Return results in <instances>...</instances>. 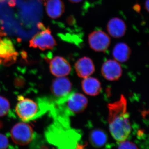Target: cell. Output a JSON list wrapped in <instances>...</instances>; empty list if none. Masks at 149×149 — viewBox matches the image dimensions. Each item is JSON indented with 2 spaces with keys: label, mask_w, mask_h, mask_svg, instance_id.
<instances>
[{
  "label": "cell",
  "mask_w": 149,
  "mask_h": 149,
  "mask_svg": "<svg viewBox=\"0 0 149 149\" xmlns=\"http://www.w3.org/2000/svg\"><path fill=\"white\" fill-rule=\"evenodd\" d=\"M145 7L147 11H149V0H146L145 3Z\"/></svg>",
  "instance_id": "obj_23"
},
{
  "label": "cell",
  "mask_w": 149,
  "mask_h": 149,
  "mask_svg": "<svg viewBox=\"0 0 149 149\" xmlns=\"http://www.w3.org/2000/svg\"><path fill=\"white\" fill-rule=\"evenodd\" d=\"M45 3L46 12L51 18H59L64 13L65 7L62 0H47Z\"/></svg>",
  "instance_id": "obj_14"
},
{
  "label": "cell",
  "mask_w": 149,
  "mask_h": 149,
  "mask_svg": "<svg viewBox=\"0 0 149 149\" xmlns=\"http://www.w3.org/2000/svg\"><path fill=\"white\" fill-rule=\"evenodd\" d=\"M18 102L15 107L17 116L23 122L36 120L49 111L52 102L47 98H38L36 100L17 97Z\"/></svg>",
  "instance_id": "obj_3"
},
{
  "label": "cell",
  "mask_w": 149,
  "mask_h": 149,
  "mask_svg": "<svg viewBox=\"0 0 149 149\" xmlns=\"http://www.w3.org/2000/svg\"><path fill=\"white\" fill-rule=\"evenodd\" d=\"M88 42L90 47L93 50L104 52L110 45L111 39L105 32L98 30L93 31L89 35Z\"/></svg>",
  "instance_id": "obj_8"
},
{
  "label": "cell",
  "mask_w": 149,
  "mask_h": 149,
  "mask_svg": "<svg viewBox=\"0 0 149 149\" xmlns=\"http://www.w3.org/2000/svg\"><path fill=\"white\" fill-rule=\"evenodd\" d=\"M37 26L42 31L37 33L30 40L29 47L42 51L53 49L57 44L50 29L46 28L42 23H39Z\"/></svg>",
  "instance_id": "obj_5"
},
{
  "label": "cell",
  "mask_w": 149,
  "mask_h": 149,
  "mask_svg": "<svg viewBox=\"0 0 149 149\" xmlns=\"http://www.w3.org/2000/svg\"><path fill=\"white\" fill-rule=\"evenodd\" d=\"M56 103L62 104L64 106L56 103L60 108L66 109L70 114H78L83 112L88 106V100L86 97L78 93L70 94L65 97L58 99Z\"/></svg>",
  "instance_id": "obj_4"
},
{
  "label": "cell",
  "mask_w": 149,
  "mask_h": 149,
  "mask_svg": "<svg viewBox=\"0 0 149 149\" xmlns=\"http://www.w3.org/2000/svg\"><path fill=\"white\" fill-rule=\"evenodd\" d=\"M77 75L81 78L89 77L95 71V67L92 60L88 57H83L78 59L74 64Z\"/></svg>",
  "instance_id": "obj_12"
},
{
  "label": "cell",
  "mask_w": 149,
  "mask_h": 149,
  "mask_svg": "<svg viewBox=\"0 0 149 149\" xmlns=\"http://www.w3.org/2000/svg\"><path fill=\"white\" fill-rule=\"evenodd\" d=\"M72 87V83L68 78L60 77L53 80L51 89L54 95L58 99H61L65 97L70 94Z\"/></svg>",
  "instance_id": "obj_10"
},
{
  "label": "cell",
  "mask_w": 149,
  "mask_h": 149,
  "mask_svg": "<svg viewBox=\"0 0 149 149\" xmlns=\"http://www.w3.org/2000/svg\"><path fill=\"white\" fill-rule=\"evenodd\" d=\"M70 2L73 3H77L80 2L82 1L83 0H68Z\"/></svg>",
  "instance_id": "obj_24"
},
{
  "label": "cell",
  "mask_w": 149,
  "mask_h": 149,
  "mask_svg": "<svg viewBox=\"0 0 149 149\" xmlns=\"http://www.w3.org/2000/svg\"><path fill=\"white\" fill-rule=\"evenodd\" d=\"M81 86L83 92L88 95H97L102 90L100 82L95 77H88L84 78Z\"/></svg>",
  "instance_id": "obj_15"
},
{
  "label": "cell",
  "mask_w": 149,
  "mask_h": 149,
  "mask_svg": "<svg viewBox=\"0 0 149 149\" xmlns=\"http://www.w3.org/2000/svg\"><path fill=\"white\" fill-rule=\"evenodd\" d=\"M10 112V104L8 100L0 96V117L6 116Z\"/></svg>",
  "instance_id": "obj_19"
},
{
  "label": "cell",
  "mask_w": 149,
  "mask_h": 149,
  "mask_svg": "<svg viewBox=\"0 0 149 149\" xmlns=\"http://www.w3.org/2000/svg\"><path fill=\"white\" fill-rule=\"evenodd\" d=\"M30 143L29 149H54L46 139L45 140L41 136L37 135L36 133Z\"/></svg>",
  "instance_id": "obj_18"
},
{
  "label": "cell",
  "mask_w": 149,
  "mask_h": 149,
  "mask_svg": "<svg viewBox=\"0 0 149 149\" xmlns=\"http://www.w3.org/2000/svg\"><path fill=\"white\" fill-rule=\"evenodd\" d=\"M3 127V124L0 121V128H1Z\"/></svg>",
  "instance_id": "obj_25"
},
{
  "label": "cell",
  "mask_w": 149,
  "mask_h": 149,
  "mask_svg": "<svg viewBox=\"0 0 149 149\" xmlns=\"http://www.w3.org/2000/svg\"><path fill=\"white\" fill-rule=\"evenodd\" d=\"M102 75L109 81H116L119 79L122 74V69L118 62L109 59L104 63L101 68Z\"/></svg>",
  "instance_id": "obj_11"
},
{
  "label": "cell",
  "mask_w": 149,
  "mask_h": 149,
  "mask_svg": "<svg viewBox=\"0 0 149 149\" xmlns=\"http://www.w3.org/2000/svg\"><path fill=\"white\" fill-rule=\"evenodd\" d=\"M9 146V143L7 137L0 133V149H7Z\"/></svg>",
  "instance_id": "obj_21"
},
{
  "label": "cell",
  "mask_w": 149,
  "mask_h": 149,
  "mask_svg": "<svg viewBox=\"0 0 149 149\" xmlns=\"http://www.w3.org/2000/svg\"><path fill=\"white\" fill-rule=\"evenodd\" d=\"M107 29L109 34L111 37L119 38L125 35L126 25L122 19L118 17H114L108 22Z\"/></svg>",
  "instance_id": "obj_13"
},
{
  "label": "cell",
  "mask_w": 149,
  "mask_h": 149,
  "mask_svg": "<svg viewBox=\"0 0 149 149\" xmlns=\"http://www.w3.org/2000/svg\"><path fill=\"white\" fill-rule=\"evenodd\" d=\"M35 134L31 125L24 122L17 123L10 131L12 141L20 146H25L31 143Z\"/></svg>",
  "instance_id": "obj_6"
},
{
  "label": "cell",
  "mask_w": 149,
  "mask_h": 149,
  "mask_svg": "<svg viewBox=\"0 0 149 149\" xmlns=\"http://www.w3.org/2000/svg\"><path fill=\"white\" fill-rule=\"evenodd\" d=\"M108 121L109 131L118 142L126 140L131 131L129 114L127 111V100L123 95L117 101L109 104Z\"/></svg>",
  "instance_id": "obj_1"
},
{
  "label": "cell",
  "mask_w": 149,
  "mask_h": 149,
  "mask_svg": "<svg viewBox=\"0 0 149 149\" xmlns=\"http://www.w3.org/2000/svg\"><path fill=\"white\" fill-rule=\"evenodd\" d=\"M49 61L50 71L54 76L57 77H65L70 73L71 66L64 58L56 56Z\"/></svg>",
  "instance_id": "obj_9"
},
{
  "label": "cell",
  "mask_w": 149,
  "mask_h": 149,
  "mask_svg": "<svg viewBox=\"0 0 149 149\" xmlns=\"http://www.w3.org/2000/svg\"><path fill=\"white\" fill-rule=\"evenodd\" d=\"M18 54L9 38H0V64L8 66L16 61Z\"/></svg>",
  "instance_id": "obj_7"
},
{
  "label": "cell",
  "mask_w": 149,
  "mask_h": 149,
  "mask_svg": "<svg viewBox=\"0 0 149 149\" xmlns=\"http://www.w3.org/2000/svg\"><path fill=\"white\" fill-rule=\"evenodd\" d=\"M91 144L95 148H100L104 146L107 141V136L103 130L95 129L91 131L89 136Z\"/></svg>",
  "instance_id": "obj_17"
},
{
  "label": "cell",
  "mask_w": 149,
  "mask_h": 149,
  "mask_svg": "<svg viewBox=\"0 0 149 149\" xmlns=\"http://www.w3.org/2000/svg\"><path fill=\"white\" fill-rule=\"evenodd\" d=\"M131 50L129 47L125 43L120 42L118 43L113 50V56L116 61L118 62H125L129 59Z\"/></svg>",
  "instance_id": "obj_16"
},
{
  "label": "cell",
  "mask_w": 149,
  "mask_h": 149,
  "mask_svg": "<svg viewBox=\"0 0 149 149\" xmlns=\"http://www.w3.org/2000/svg\"><path fill=\"white\" fill-rule=\"evenodd\" d=\"M45 134L46 141L58 149H77L80 143V134L70 128L67 121L54 120Z\"/></svg>",
  "instance_id": "obj_2"
},
{
  "label": "cell",
  "mask_w": 149,
  "mask_h": 149,
  "mask_svg": "<svg viewBox=\"0 0 149 149\" xmlns=\"http://www.w3.org/2000/svg\"><path fill=\"white\" fill-rule=\"evenodd\" d=\"M118 143V149H139L135 144L130 141L125 140Z\"/></svg>",
  "instance_id": "obj_20"
},
{
  "label": "cell",
  "mask_w": 149,
  "mask_h": 149,
  "mask_svg": "<svg viewBox=\"0 0 149 149\" xmlns=\"http://www.w3.org/2000/svg\"><path fill=\"white\" fill-rule=\"evenodd\" d=\"M133 8L136 11L138 12H139L140 10H141V7L139 5H136L134 6Z\"/></svg>",
  "instance_id": "obj_22"
}]
</instances>
